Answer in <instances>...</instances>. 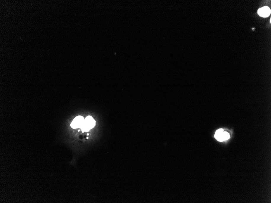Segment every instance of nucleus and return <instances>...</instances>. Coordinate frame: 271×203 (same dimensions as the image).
I'll return each instance as SVG.
<instances>
[{"instance_id":"obj_1","label":"nucleus","mask_w":271,"mask_h":203,"mask_svg":"<svg viewBox=\"0 0 271 203\" xmlns=\"http://www.w3.org/2000/svg\"><path fill=\"white\" fill-rule=\"evenodd\" d=\"M96 125V121L92 117L88 116L85 119L83 124L80 128L84 131H88L93 128Z\"/></svg>"},{"instance_id":"obj_2","label":"nucleus","mask_w":271,"mask_h":203,"mask_svg":"<svg viewBox=\"0 0 271 203\" xmlns=\"http://www.w3.org/2000/svg\"><path fill=\"white\" fill-rule=\"evenodd\" d=\"M84 121L85 119L83 116H79L76 117L71 123V126L73 129L81 128L84 124Z\"/></svg>"},{"instance_id":"obj_3","label":"nucleus","mask_w":271,"mask_h":203,"mask_svg":"<svg viewBox=\"0 0 271 203\" xmlns=\"http://www.w3.org/2000/svg\"><path fill=\"white\" fill-rule=\"evenodd\" d=\"M271 13V10L267 7H264L259 9L258 11V14L261 17H266L270 16Z\"/></svg>"},{"instance_id":"obj_4","label":"nucleus","mask_w":271,"mask_h":203,"mask_svg":"<svg viewBox=\"0 0 271 203\" xmlns=\"http://www.w3.org/2000/svg\"><path fill=\"white\" fill-rule=\"evenodd\" d=\"M224 130L220 129L217 130L215 135V137L219 141L222 142L225 141L223 135Z\"/></svg>"},{"instance_id":"obj_5","label":"nucleus","mask_w":271,"mask_h":203,"mask_svg":"<svg viewBox=\"0 0 271 203\" xmlns=\"http://www.w3.org/2000/svg\"><path fill=\"white\" fill-rule=\"evenodd\" d=\"M223 135L225 140H227V139H229L230 138V135H229V133L227 132L224 131Z\"/></svg>"}]
</instances>
